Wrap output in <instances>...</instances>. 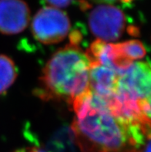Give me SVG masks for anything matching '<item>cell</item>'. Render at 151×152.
Wrapping results in <instances>:
<instances>
[{
  "instance_id": "6da1fadb",
  "label": "cell",
  "mask_w": 151,
  "mask_h": 152,
  "mask_svg": "<svg viewBox=\"0 0 151 152\" xmlns=\"http://www.w3.org/2000/svg\"><path fill=\"white\" fill-rule=\"evenodd\" d=\"M72 107L77 114L72 131L82 152H136L127 126L111 113L107 100L89 90Z\"/></svg>"
},
{
  "instance_id": "7a4b0ae2",
  "label": "cell",
  "mask_w": 151,
  "mask_h": 152,
  "mask_svg": "<svg viewBox=\"0 0 151 152\" xmlns=\"http://www.w3.org/2000/svg\"><path fill=\"white\" fill-rule=\"evenodd\" d=\"M90 63L78 46L59 50L46 63L36 94L43 100H64L71 105L90 90Z\"/></svg>"
},
{
  "instance_id": "3957f363",
  "label": "cell",
  "mask_w": 151,
  "mask_h": 152,
  "mask_svg": "<svg viewBox=\"0 0 151 152\" xmlns=\"http://www.w3.org/2000/svg\"><path fill=\"white\" fill-rule=\"evenodd\" d=\"M70 28V20L67 14L53 6L39 10L31 25L34 38L43 44H54L63 41Z\"/></svg>"
},
{
  "instance_id": "277c9868",
  "label": "cell",
  "mask_w": 151,
  "mask_h": 152,
  "mask_svg": "<svg viewBox=\"0 0 151 152\" xmlns=\"http://www.w3.org/2000/svg\"><path fill=\"white\" fill-rule=\"evenodd\" d=\"M88 23L92 34L107 42L120 38L126 27V17L116 6L100 5L90 12Z\"/></svg>"
},
{
  "instance_id": "5b68a950",
  "label": "cell",
  "mask_w": 151,
  "mask_h": 152,
  "mask_svg": "<svg viewBox=\"0 0 151 152\" xmlns=\"http://www.w3.org/2000/svg\"><path fill=\"white\" fill-rule=\"evenodd\" d=\"M116 94L134 100L151 96V64L146 62L133 63L119 77Z\"/></svg>"
},
{
  "instance_id": "8992f818",
  "label": "cell",
  "mask_w": 151,
  "mask_h": 152,
  "mask_svg": "<svg viewBox=\"0 0 151 152\" xmlns=\"http://www.w3.org/2000/svg\"><path fill=\"white\" fill-rule=\"evenodd\" d=\"M30 22V10L23 0H0V33H21Z\"/></svg>"
},
{
  "instance_id": "52a82bcc",
  "label": "cell",
  "mask_w": 151,
  "mask_h": 152,
  "mask_svg": "<svg viewBox=\"0 0 151 152\" xmlns=\"http://www.w3.org/2000/svg\"><path fill=\"white\" fill-rule=\"evenodd\" d=\"M120 74L106 66L90 65V90L105 100H109L116 92Z\"/></svg>"
},
{
  "instance_id": "ba28073f",
  "label": "cell",
  "mask_w": 151,
  "mask_h": 152,
  "mask_svg": "<svg viewBox=\"0 0 151 152\" xmlns=\"http://www.w3.org/2000/svg\"><path fill=\"white\" fill-rule=\"evenodd\" d=\"M17 77L14 61L6 55L0 54V96L4 95Z\"/></svg>"
},
{
  "instance_id": "9c48e42d",
  "label": "cell",
  "mask_w": 151,
  "mask_h": 152,
  "mask_svg": "<svg viewBox=\"0 0 151 152\" xmlns=\"http://www.w3.org/2000/svg\"><path fill=\"white\" fill-rule=\"evenodd\" d=\"M117 46L123 56L132 61L144 58L147 53L144 44L136 39L117 43Z\"/></svg>"
},
{
  "instance_id": "30bf717a",
  "label": "cell",
  "mask_w": 151,
  "mask_h": 152,
  "mask_svg": "<svg viewBox=\"0 0 151 152\" xmlns=\"http://www.w3.org/2000/svg\"><path fill=\"white\" fill-rule=\"evenodd\" d=\"M46 1L53 6V7L64 8L69 6L73 0H46Z\"/></svg>"
},
{
  "instance_id": "8fae6325",
  "label": "cell",
  "mask_w": 151,
  "mask_h": 152,
  "mask_svg": "<svg viewBox=\"0 0 151 152\" xmlns=\"http://www.w3.org/2000/svg\"><path fill=\"white\" fill-rule=\"evenodd\" d=\"M79 6L80 8V10H87L89 9L92 7L91 6V4L88 2V1H86V0H79Z\"/></svg>"
},
{
  "instance_id": "7c38bea8",
  "label": "cell",
  "mask_w": 151,
  "mask_h": 152,
  "mask_svg": "<svg viewBox=\"0 0 151 152\" xmlns=\"http://www.w3.org/2000/svg\"><path fill=\"white\" fill-rule=\"evenodd\" d=\"M127 32L129 33V34L134 36V37H137L140 34V29L139 28L136 26H130L127 28Z\"/></svg>"
},
{
  "instance_id": "4fadbf2b",
  "label": "cell",
  "mask_w": 151,
  "mask_h": 152,
  "mask_svg": "<svg viewBox=\"0 0 151 152\" xmlns=\"http://www.w3.org/2000/svg\"><path fill=\"white\" fill-rule=\"evenodd\" d=\"M93 2H97V3H107V4H111L113 2H117V0H93Z\"/></svg>"
},
{
  "instance_id": "5bb4252c",
  "label": "cell",
  "mask_w": 151,
  "mask_h": 152,
  "mask_svg": "<svg viewBox=\"0 0 151 152\" xmlns=\"http://www.w3.org/2000/svg\"><path fill=\"white\" fill-rule=\"evenodd\" d=\"M143 152H151V141L148 143L147 146L144 148Z\"/></svg>"
},
{
  "instance_id": "9a60e30c",
  "label": "cell",
  "mask_w": 151,
  "mask_h": 152,
  "mask_svg": "<svg viewBox=\"0 0 151 152\" xmlns=\"http://www.w3.org/2000/svg\"><path fill=\"white\" fill-rule=\"evenodd\" d=\"M120 1L123 4H130L132 2L133 0H120Z\"/></svg>"
},
{
  "instance_id": "2e32d148",
  "label": "cell",
  "mask_w": 151,
  "mask_h": 152,
  "mask_svg": "<svg viewBox=\"0 0 151 152\" xmlns=\"http://www.w3.org/2000/svg\"><path fill=\"white\" fill-rule=\"evenodd\" d=\"M147 100H148V102H149L150 107V114L149 118L151 119V96H150V98H148Z\"/></svg>"
}]
</instances>
